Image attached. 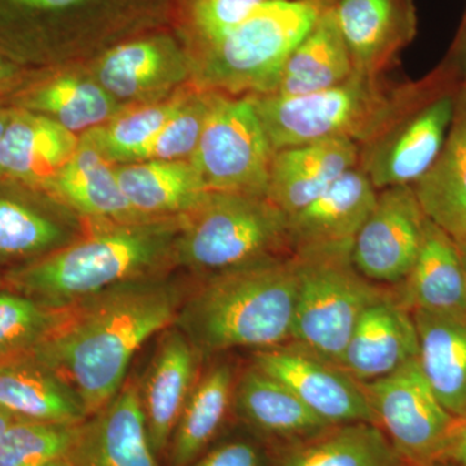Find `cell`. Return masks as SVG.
Instances as JSON below:
<instances>
[{
	"label": "cell",
	"instance_id": "47",
	"mask_svg": "<svg viewBox=\"0 0 466 466\" xmlns=\"http://www.w3.org/2000/svg\"><path fill=\"white\" fill-rule=\"evenodd\" d=\"M429 466H455L451 464V462H437V464L429 465Z\"/></svg>",
	"mask_w": 466,
	"mask_h": 466
},
{
	"label": "cell",
	"instance_id": "20",
	"mask_svg": "<svg viewBox=\"0 0 466 466\" xmlns=\"http://www.w3.org/2000/svg\"><path fill=\"white\" fill-rule=\"evenodd\" d=\"M200 352L177 327L167 328L139 388L153 450L164 461L171 435L198 380Z\"/></svg>",
	"mask_w": 466,
	"mask_h": 466
},
{
	"label": "cell",
	"instance_id": "5",
	"mask_svg": "<svg viewBox=\"0 0 466 466\" xmlns=\"http://www.w3.org/2000/svg\"><path fill=\"white\" fill-rule=\"evenodd\" d=\"M333 0H267L193 57L195 85L231 96L274 94L291 52Z\"/></svg>",
	"mask_w": 466,
	"mask_h": 466
},
{
	"label": "cell",
	"instance_id": "17",
	"mask_svg": "<svg viewBox=\"0 0 466 466\" xmlns=\"http://www.w3.org/2000/svg\"><path fill=\"white\" fill-rule=\"evenodd\" d=\"M67 460L73 466H164L149 441L137 383H126L79 424Z\"/></svg>",
	"mask_w": 466,
	"mask_h": 466
},
{
	"label": "cell",
	"instance_id": "25",
	"mask_svg": "<svg viewBox=\"0 0 466 466\" xmlns=\"http://www.w3.org/2000/svg\"><path fill=\"white\" fill-rule=\"evenodd\" d=\"M122 192L144 219L183 218L207 200L208 192L189 159L116 165Z\"/></svg>",
	"mask_w": 466,
	"mask_h": 466
},
{
	"label": "cell",
	"instance_id": "24",
	"mask_svg": "<svg viewBox=\"0 0 466 466\" xmlns=\"http://www.w3.org/2000/svg\"><path fill=\"white\" fill-rule=\"evenodd\" d=\"M39 195L101 222L146 220L122 192L115 165L81 137L73 157L43 187Z\"/></svg>",
	"mask_w": 466,
	"mask_h": 466
},
{
	"label": "cell",
	"instance_id": "31",
	"mask_svg": "<svg viewBox=\"0 0 466 466\" xmlns=\"http://www.w3.org/2000/svg\"><path fill=\"white\" fill-rule=\"evenodd\" d=\"M271 451V466H407L373 422L332 425Z\"/></svg>",
	"mask_w": 466,
	"mask_h": 466
},
{
	"label": "cell",
	"instance_id": "13",
	"mask_svg": "<svg viewBox=\"0 0 466 466\" xmlns=\"http://www.w3.org/2000/svg\"><path fill=\"white\" fill-rule=\"evenodd\" d=\"M251 366L287 386L325 424H376L361 383L296 343L257 350Z\"/></svg>",
	"mask_w": 466,
	"mask_h": 466
},
{
	"label": "cell",
	"instance_id": "21",
	"mask_svg": "<svg viewBox=\"0 0 466 466\" xmlns=\"http://www.w3.org/2000/svg\"><path fill=\"white\" fill-rule=\"evenodd\" d=\"M359 165V146L329 139L276 150L267 198L288 217L320 198Z\"/></svg>",
	"mask_w": 466,
	"mask_h": 466
},
{
	"label": "cell",
	"instance_id": "4",
	"mask_svg": "<svg viewBox=\"0 0 466 466\" xmlns=\"http://www.w3.org/2000/svg\"><path fill=\"white\" fill-rule=\"evenodd\" d=\"M441 75L438 66L419 81L394 84L383 76L354 72L342 84L314 94L250 97L275 152L329 139L361 147L431 90Z\"/></svg>",
	"mask_w": 466,
	"mask_h": 466
},
{
	"label": "cell",
	"instance_id": "18",
	"mask_svg": "<svg viewBox=\"0 0 466 466\" xmlns=\"http://www.w3.org/2000/svg\"><path fill=\"white\" fill-rule=\"evenodd\" d=\"M417 358L419 334L412 312L385 291L359 318L339 366L366 383L391 375Z\"/></svg>",
	"mask_w": 466,
	"mask_h": 466
},
{
	"label": "cell",
	"instance_id": "12",
	"mask_svg": "<svg viewBox=\"0 0 466 466\" xmlns=\"http://www.w3.org/2000/svg\"><path fill=\"white\" fill-rule=\"evenodd\" d=\"M426 222L412 186L381 189L352 244L355 268L375 284L401 283L421 250Z\"/></svg>",
	"mask_w": 466,
	"mask_h": 466
},
{
	"label": "cell",
	"instance_id": "29",
	"mask_svg": "<svg viewBox=\"0 0 466 466\" xmlns=\"http://www.w3.org/2000/svg\"><path fill=\"white\" fill-rule=\"evenodd\" d=\"M419 363L438 400L453 416L466 412V312H412Z\"/></svg>",
	"mask_w": 466,
	"mask_h": 466
},
{
	"label": "cell",
	"instance_id": "10",
	"mask_svg": "<svg viewBox=\"0 0 466 466\" xmlns=\"http://www.w3.org/2000/svg\"><path fill=\"white\" fill-rule=\"evenodd\" d=\"M274 153L251 97L214 92L189 159L208 191L266 196Z\"/></svg>",
	"mask_w": 466,
	"mask_h": 466
},
{
	"label": "cell",
	"instance_id": "38",
	"mask_svg": "<svg viewBox=\"0 0 466 466\" xmlns=\"http://www.w3.org/2000/svg\"><path fill=\"white\" fill-rule=\"evenodd\" d=\"M267 0H188V20L200 48L225 38Z\"/></svg>",
	"mask_w": 466,
	"mask_h": 466
},
{
	"label": "cell",
	"instance_id": "33",
	"mask_svg": "<svg viewBox=\"0 0 466 466\" xmlns=\"http://www.w3.org/2000/svg\"><path fill=\"white\" fill-rule=\"evenodd\" d=\"M23 189L0 186V276L69 244V231Z\"/></svg>",
	"mask_w": 466,
	"mask_h": 466
},
{
	"label": "cell",
	"instance_id": "11",
	"mask_svg": "<svg viewBox=\"0 0 466 466\" xmlns=\"http://www.w3.org/2000/svg\"><path fill=\"white\" fill-rule=\"evenodd\" d=\"M376 425L407 466L446 462L458 417L428 382L419 358L382 379L361 383Z\"/></svg>",
	"mask_w": 466,
	"mask_h": 466
},
{
	"label": "cell",
	"instance_id": "14",
	"mask_svg": "<svg viewBox=\"0 0 466 466\" xmlns=\"http://www.w3.org/2000/svg\"><path fill=\"white\" fill-rule=\"evenodd\" d=\"M94 76L110 96L128 106L167 99L193 75V56L167 34L113 46L95 64Z\"/></svg>",
	"mask_w": 466,
	"mask_h": 466
},
{
	"label": "cell",
	"instance_id": "3",
	"mask_svg": "<svg viewBox=\"0 0 466 466\" xmlns=\"http://www.w3.org/2000/svg\"><path fill=\"white\" fill-rule=\"evenodd\" d=\"M297 297L291 254L211 274L184 299L174 327L200 355L290 342Z\"/></svg>",
	"mask_w": 466,
	"mask_h": 466
},
{
	"label": "cell",
	"instance_id": "32",
	"mask_svg": "<svg viewBox=\"0 0 466 466\" xmlns=\"http://www.w3.org/2000/svg\"><path fill=\"white\" fill-rule=\"evenodd\" d=\"M354 72L332 5H329L291 52L274 95L299 96L314 94L342 84Z\"/></svg>",
	"mask_w": 466,
	"mask_h": 466
},
{
	"label": "cell",
	"instance_id": "6",
	"mask_svg": "<svg viewBox=\"0 0 466 466\" xmlns=\"http://www.w3.org/2000/svg\"><path fill=\"white\" fill-rule=\"evenodd\" d=\"M285 254L288 216L266 196L210 192L184 217L174 262L211 275Z\"/></svg>",
	"mask_w": 466,
	"mask_h": 466
},
{
	"label": "cell",
	"instance_id": "30",
	"mask_svg": "<svg viewBox=\"0 0 466 466\" xmlns=\"http://www.w3.org/2000/svg\"><path fill=\"white\" fill-rule=\"evenodd\" d=\"M235 386L228 363L214 364L198 376L171 435L164 458L167 466L191 465L217 443L233 412Z\"/></svg>",
	"mask_w": 466,
	"mask_h": 466
},
{
	"label": "cell",
	"instance_id": "16",
	"mask_svg": "<svg viewBox=\"0 0 466 466\" xmlns=\"http://www.w3.org/2000/svg\"><path fill=\"white\" fill-rule=\"evenodd\" d=\"M377 193L360 167L350 170L320 198L288 217L290 254L351 249Z\"/></svg>",
	"mask_w": 466,
	"mask_h": 466
},
{
	"label": "cell",
	"instance_id": "9",
	"mask_svg": "<svg viewBox=\"0 0 466 466\" xmlns=\"http://www.w3.org/2000/svg\"><path fill=\"white\" fill-rule=\"evenodd\" d=\"M437 84L401 110L372 140L359 147L358 167L377 191L413 186L421 179L446 142L460 82L441 63Z\"/></svg>",
	"mask_w": 466,
	"mask_h": 466
},
{
	"label": "cell",
	"instance_id": "43",
	"mask_svg": "<svg viewBox=\"0 0 466 466\" xmlns=\"http://www.w3.org/2000/svg\"><path fill=\"white\" fill-rule=\"evenodd\" d=\"M11 115L12 106L5 103H0V140H2L3 134H5V127H7Z\"/></svg>",
	"mask_w": 466,
	"mask_h": 466
},
{
	"label": "cell",
	"instance_id": "23",
	"mask_svg": "<svg viewBox=\"0 0 466 466\" xmlns=\"http://www.w3.org/2000/svg\"><path fill=\"white\" fill-rule=\"evenodd\" d=\"M0 103L47 116L78 137L126 109L95 76L75 73H35Z\"/></svg>",
	"mask_w": 466,
	"mask_h": 466
},
{
	"label": "cell",
	"instance_id": "37",
	"mask_svg": "<svg viewBox=\"0 0 466 466\" xmlns=\"http://www.w3.org/2000/svg\"><path fill=\"white\" fill-rule=\"evenodd\" d=\"M213 96V91L204 90L196 85L193 88H187L182 103L144 149L139 161L191 159L200 142Z\"/></svg>",
	"mask_w": 466,
	"mask_h": 466
},
{
	"label": "cell",
	"instance_id": "1",
	"mask_svg": "<svg viewBox=\"0 0 466 466\" xmlns=\"http://www.w3.org/2000/svg\"><path fill=\"white\" fill-rule=\"evenodd\" d=\"M182 303V290L162 275L115 285L64 309L33 357L75 389L91 416L121 390L144 343L173 327Z\"/></svg>",
	"mask_w": 466,
	"mask_h": 466
},
{
	"label": "cell",
	"instance_id": "7",
	"mask_svg": "<svg viewBox=\"0 0 466 466\" xmlns=\"http://www.w3.org/2000/svg\"><path fill=\"white\" fill-rule=\"evenodd\" d=\"M162 0H0V54L23 66L103 41L155 16Z\"/></svg>",
	"mask_w": 466,
	"mask_h": 466
},
{
	"label": "cell",
	"instance_id": "26",
	"mask_svg": "<svg viewBox=\"0 0 466 466\" xmlns=\"http://www.w3.org/2000/svg\"><path fill=\"white\" fill-rule=\"evenodd\" d=\"M413 191L429 220L455 241L466 233V86L460 85L455 112L440 156Z\"/></svg>",
	"mask_w": 466,
	"mask_h": 466
},
{
	"label": "cell",
	"instance_id": "34",
	"mask_svg": "<svg viewBox=\"0 0 466 466\" xmlns=\"http://www.w3.org/2000/svg\"><path fill=\"white\" fill-rule=\"evenodd\" d=\"M187 90L167 99L128 106L106 124L81 135L113 165L139 161L144 149L182 103Z\"/></svg>",
	"mask_w": 466,
	"mask_h": 466
},
{
	"label": "cell",
	"instance_id": "35",
	"mask_svg": "<svg viewBox=\"0 0 466 466\" xmlns=\"http://www.w3.org/2000/svg\"><path fill=\"white\" fill-rule=\"evenodd\" d=\"M64 317L24 294L0 287V363L32 357Z\"/></svg>",
	"mask_w": 466,
	"mask_h": 466
},
{
	"label": "cell",
	"instance_id": "41",
	"mask_svg": "<svg viewBox=\"0 0 466 466\" xmlns=\"http://www.w3.org/2000/svg\"><path fill=\"white\" fill-rule=\"evenodd\" d=\"M441 63L455 75L460 85L466 86V11L459 32L456 34L455 41L451 46L449 55Z\"/></svg>",
	"mask_w": 466,
	"mask_h": 466
},
{
	"label": "cell",
	"instance_id": "45",
	"mask_svg": "<svg viewBox=\"0 0 466 466\" xmlns=\"http://www.w3.org/2000/svg\"><path fill=\"white\" fill-rule=\"evenodd\" d=\"M456 244H458L460 258H461L462 266H464L466 272V233L459 241H456Z\"/></svg>",
	"mask_w": 466,
	"mask_h": 466
},
{
	"label": "cell",
	"instance_id": "19",
	"mask_svg": "<svg viewBox=\"0 0 466 466\" xmlns=\"http://www.w3.org/2000/svg\"><path fill=\"white\" fill-rule=\"evenodd\" d=\"M78 146V135L47 116L12 106L0 140V186L39 195Z\"/></svg>",
	"mask_w": 466,
	"mask_h": 466
},
{
	"label": "cell",
	"instance_id": "39",
	"mask_svg": "<svg viewBox=\"0 0 466 466\" xmlns=\"http://www.w3.org/2000/svg\"><path fill=\"white\" fill-rule=\"evenodd\" d=\"M188 466H271V451L256 437L217 441Z\"/></svg>",
	"mask_w": 466,
	"mask_h": 466
},
{
	"label": "cell",
	"instance_id": "28",
	"mask_svg": "<svg viewBox=\"0 0 466 466\" xmlns=\"http://www.w3.org/2000/svg\"><path fill=\"white\" fill-rule=\"evenodd\" d=\"M397 287L395 296L410 312H466V272L458 244L431 220L415 265Z\"/></svg>",
	"mask_w": 466,
	"mask_h": 466
},
{
	"label": "cell",
	"instance_id": "44",
	"mask_svg": "<svg viewBox=\"0 0 466 466\" xmlns=\"http://www.w3.org/2000/svg\"><path fill=\"white\" fill-rule=\"evenodd\" d=\"M16 420V417L12 416L11 413L7 412V410L0 408V440H2V437L5 435V431H8L9 426L14 424Z\"/></svg>",
	"mask_w": 466,
	"mask_h": 466
},
{
	"label": "cell",
	"instance_id": "22",
	"mask_svg": "<svg viewBox=\"0 0 466 466\" xmlns=\"http://www.w3.org/2000/svg\"><path fill=\"white\" fill-rule=\"evenodd\" d=\"M233 413L269 450L312 437L328 428L278 380L250 366L236 381Z\"/></svg>",
	"mask_w": 466,
	"mask_h": 466
},
{
	"label": "cell",
	"instance_id": "2",
	"mask_svg": "<svg viewBox=\"0 0 466 466\" xmlns=\"http://www.w3.org/2000/svg\"><path fill=\"white\" fill-rule=\"evenodd\" d=\"M183 218L108 223L90 238L0 276V287L66 309L115 285L161 275L174 262Z\"/></svg>",
	"mask_w": 466,
	"mask_h": 466
},
{
	"label": "cell",
	"instance_id": "36",
	"mask_svg": "<svg viewBox=\"0 0 466 466\" xmlns=\"http://www.w3.org/2000/svg\"><path fill=\"white\" fill-rule=\"evenodd\" d=\"M78 426L17 419L0 440V466H50L69 458Z\"/></svg>",
	"mask_w": 466,
	"mask_h": 466
},
{
	"label": "cell",
	"instance_id": "15",
	"mask_svg": "<svg viewBox=\"0 0 466 466\" xmlns=\"http://www.w3.org/2000/svg\"><path fill=\"white\" fill-rule=\"evenodd\" d=\"M332 11L355 72L381 76L415 39L413 0H333Z\"/></svg>",
	"mask_w": 466,
	"mask_h": 466
},
{
	"label": "cell",
	"instance_id": "27",
	"mask_svg": "<svg viewBox=\"0 0 466 466\" xmlns=\"http://www.w3.org/2000/svg\"><path fill=\"white\" fill-rule=\"evenodd\" d=\"M0 408L34 421L81 424L88 417L75 389L33 355L0 363Z\"/></svg>",
	"mask_w": 466,
	"mask_h": 466
},
{
	"label": "cell",
	"instance_id": "40",
	"mask_svg": "<svg viewBox=\"0 0 466 466\" xmlns=\"http://www.w3.org/2000/svg\"><path fill=\"white\" fill-rule=\"evenodd\" d=\"M35 73L30 72L29 67L23 66L14 58L0 54V101L8 97Z\"/></svg>",
	"mask_w": 466,
	"mask_h": 466
},
{
	"label": "cell",
	"instance_id": "42",
	"mask_svg": "<svg viewBox=\"0 0 466 466\" xmlns=\"http://www.w3.org/2000/svg\"><path fill=\"white\" fill-rule=\"evenodd\" d=\"M446 462L455 466H466V412L458 417Z\"/></svg>",
	"mask_w": 466,
	"mask_h": 466
},
{
	"label": "cell",
	"instance_id": "8",
	"mask_svg": "<svg viewBox=\"0 0 466 466\" xmlns=\"http://www.w3.org/2000/svg\"><path fill=\"white\" fill-rule=\"evenodd\" d=\"M291 256L297 297L290 342L339 366L359 318L386 290L355 268L351 249Z\"/></svg>",
	"mask_w": 466,
	"mask_h": 466
},
{
	"label": "cell",
	"instance_id": "46",
	"mask_svg": "<svg viewBox=\"0 0 466 466\" xmlns=\"http://www.w3.org/2000/svg\"><path fill=\"white\" fill-rule=\"evenodd\" d=\"M50 466H73L72 462L69 461V460H61V461L55 462V464H52Z\"/></svg>",
	"mask_w": 466,
	"mask_h": 466
}]
</instances>
